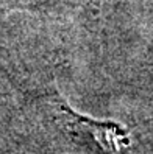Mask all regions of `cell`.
I'll list each match as a JSON object with an SVG mask.
<instances>
[{
  "mask_svg": "<svg viewBox=\"0 0 153 154\" xmlns=\"http://www.w3.org/2000/svg\"><path fill=\"white\" fill-rule=\"evenodd\" d=\"M59 111L64 119L66 125L72 131H80L91 134L94 140L110 154H120V151L128 146L130 137L128 131L122 125L113 123V122H97L91 120L88 117H83L72 111L66 103H59Z\"/></svg>",
  "mask_w": 153,
  "mask_h": 154,
  "instance_id": "1",
  "label": "cell"
}]
</instances>
